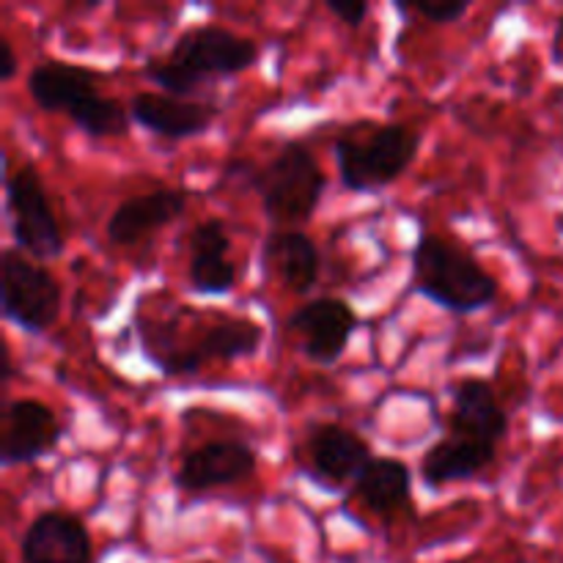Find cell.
<instances>
[{
	"label": "cell",
	"mask_w": 563,
	"mask_h": 563,
	"mask_svg": "<svg viewBox=\"0 0 563 563\" xmlns=\"http://www.w3.org/2000/svg\"><path fill=\"white\" fill-rule=\"evenodd\" d=\"M416 295L451 313H478L498 300V280L473 253L445 236L423 231L410 253Z\"/></svg>",
	"instance_id": "3"
},
{
	"label": "cell",
	"mask_w": 563,
	"mask_h": 563,
	"mask_svg": "<svg viewBox=\"0 0 563 563\" xmlns=\"http://www.w3.org/2000/svg\"><path fill=\"white\" fill-rule=\"evenodd\" d=\"M64 438V427L47 405L36 399H14L0 418V462L3 467L33 465L53 454Z\"/></svg>",
	"instance_id": "8"
},
{
	"label": "cell",
	"mask_w": 563,
	"mask_h": 563,
	"mask_svg": "<svg viewBox=\"0 0 563 563\" xmlns=\"http://www.w3.org/2000/svg\"><path fill=\"white\" fill-rule=\"evenodd\" d=\"M137 344L163 377H187L207 363H234L253 357L264 344V328L253 319L223 317L203 328L198 339H185L179 317L135 319Z\"/></svg>",
	"instance_id": "1"
},
{
	"label": "cell",
	"mask_w": 563,
	"mask_h": 563,
	"mask_svg": "<svg viewBox=\"0 0 563 563\" xmlns=\"http://www.w3.org/2000/svg\"><path fill=\"white\" fill-rule=\"evenodd\" d=\"M5 218H9V231L16 251L36 262H53V258L64 256L66 242L60 234L58 218H55L47 192L31 165L11 170L5 163Z\"/></svg>",
	"instance_id": "7"
},
{
	"label": "cell",
	"mask_w": 563,
	"mask_h": 563,
	"mask_svg": "<svg viewBox=\"0 0 563 563\" xmlns=\"http://www.w3.org/2000/svg\"><path fill=\"white\" fill-rule=\"evenodd\" d=\"M421 132L396 121H355L335 135L333 154L341 185L352 192H377L394 185L418 157Z\"/></svg>",
	"instance_id": "4"
},
{
	"label": "cell",
	"mask_w": 563,
	"mask_h": 563,
	"mask_svg": "<svg viewBox=\"0 0 563 563\" xmlns=\"http://www.w3.org/2000/svg\"><path fill=\"white\" fill-rule=\"evenodd\" d=\"M357 324L361 319H357L355 308L339 297L308 300L289 317V328L300 339L302 352L308 361L319 363V366H333L344 355Z\"/></svg>",
	"instance_id": "9"
},
{
	"label": "cell",
	"mask_w": 563,
	"mask_h": 563,
	"mask_svg": "<svg viewBox=\"0 0 563 563\" xmlns=\"http://www.w3.org/2000/svg\"><path fill=\"white\" fill-rule=\"evenodd\" d=\"M231 240L220 218H207L192 229L187 280L201 297H223L236 286V267L231 262Z\"/></svg>",
	"instance_id": "17"
},
{
	"label": "cell",
	"mask_w": 563,
	"mask_h": 563,
	"mask_svg": "<svg viewBox=\"0 0 563 563\" xmlns=\"http://www.w3.org/2000/svg\"><path fill=\"white\" fill-rule=\"evenodd\" d=\"M16 71H20V60H16L14 47H11L9 38H0V80L9 82L14 80Z\"/></svg>",
	"instance_id": "23"
},
{
	"label": "cell",
	"mask_w": 563,
	"mask_h": 563,
	"mask_svg": "<svg viewBox=\"0 0 563 563\" xmlns=\"http://www.w3.org/2000/svg\"><path fill=\"white\" fill-rule=\"evenodd\" d=\"M0 308L11 324L42 335L60 317V286L44 264L16 247L0 253Z\"/></svg>",
	"instance_id": "6"
},
{
	"label": "cell",
	"mask_w": 563,
	"mask_h": 563,
	"mask_svg": "<svg viewBox=\"0 0 563 563\" xmlns=\"http://www.w3.org/2000/svg\"><path fill=\"white\" fill-rule=\"evenodd\" d=\"M187 207V192L176 187H159V190L137 192L124 198L104 223V234L113 245H135L152 231L174 223Z\"/></svg>",
	"instance_id": "16"
},
{
	"label": "cell",
	"mask_w": 563,
	"mask_h": 563,
	"mask_svg": "<svg viewBox=\"0 0 563 563\" xmlns=\"http://www.w3.org/2000/svg\"><path fill=\"white\" fill-rule=\"evenodd\" d=\"M126 110L137 126L148 130L152 135L168 137V141H190V137L203 135L220 113L209 102H192V99L154 91L135 93Z\"/></svg>",
	"instance_id": "12"
},
{
	"label": "cell",
	"mask_w": 563,
	"mask_h": 563,
	"mask_svg": "<svg viewBox=\"0 0 563 563\" xmlns=\"http://www.w3.org/2000/svg\"><path fill=\"white\" fill-rule=\"evenodd\" d=\"M328 11L339 16L344 25L361 27L363 22H366L372 5H368L366 0H328Z\"/></svg>",
	"instance_id": "22"
},
{
	"label": "cell",
	"mask_w": 563,
	"mask_h": 563,
	"mask_svg": "<svg viewBox=\"0 0 563 563\" xmlns=\"http://www.w3.org/2000/svg\"><path fill=\"white\" fill-rule=\"evenodd\" d=\"M306 449L313 476L333 489L344 482H355L374 456L361 434L339 423H313L308 429Z\"/></svg>",
	"instance_id": "14"
},
{
	"label": "cell",
	"mask_w": 563,
	"mask_h": 563,
	"mask_svg": "<svg viewBox=\"0 0 563 563\" xmlns=\"http://www.w3.org/2000/svg\"><path fill=\"white\" fill-rule=\"evenodd\" d=\"M258 60L253 38L223 25H196L181 33L168 55L146 60L143 75L168 97L187 99L218 77L240 75Z\"/></svg>",
	"instance_id": "2"
},
{
	"label": "cell",
	"mask_w": 563,
	"mask_h": 563,
	"mask_svg": "<svg viewBox=\"0 0 563 563\" xmlns=\"http://www.w3.org/2000/svg\"><path fill=\"white\" fill-rule=\"evenodd\" d=\"M27 93L42 113H64L71 121L88 108L93 97H99L97 75L80 64L49 58L31 69Z\"/></svg>",
	"instance_id": "13"
},
{
	"label": "cell",
	"mask_w": 563,
	"mask_h": 563,
	"mask_svg": "<svg viewBox=\"0 0 563 563\" xmlns=\"http://www.w3.org/2000/svg\"><path fill=\"white\" fill-rule=\"evenodd\" d=\"M240 176L262 198L267 220L278 229H295L317 214L328 190V176L317 154L300 141H289L264 165L240 163Z\"/></svg>",
	"instance_id": "5"
},
{
	"label": "cell",
	"mask_w": 563,
	"mask_h": 563,
	"mask_svg": "<svg viewBox=\"0 0 563 563\" xmlns=\"http://www.w3.org/2000/svg\"><path fill=\"white\" fill-rule=\"evenodd\" d=\"M396 9L401 14H421L423 20L434 22V25H449V22L465 16L471 3H465V0H432V3L421 0V3H396Z\"/></svg>",
	"instance_id": "21"
},
{
	"label": "cell",
	"mask_w": 563,
	"mask_h": 563,
	"mask_svg": "<svg viewBox=\"0 0 563 563\" xmlns=\"http://www.w3.org/2000/svg\"><path fill=\"white\" fill-rule=\"evenodd\" d=\"M495 454L498 449L493 445L473 443L460 434H445L423 456L421 478L429 489L449 487L454 482H471L493 465Z\"/></svg>",
	"instance_id": "18"
},
{
	"label": "cell",
	"mask_w": 563,
	"mask_h": 563,
	"mask_svg": "<svg viewBox=\"0 0 563 563\" xmlns=\"http://www.w3.org/2000/svg\"><path fill=\"white\" fill-rule=\"evenodd\" d=\"M258 456L245 440H212L181 460L174 482L185 493H212V489L231 487L256 473Z\"/></svg>",
	"instance_id": "10"
},
{
	"label": "cell",
	"mask_w": 563,
	"mask_h": 563,
	"mask_svg": "<svg viewBox=\"0 0 563 563\" xmlns=\"http://www.w3.org/2000/svg\"><path fill=\"white\" fill-rule=\"evenodd\" d=\"M509 432V416L500 407L493 385L484 379L467 377L451 388V416L449 434L473 440L498 449L500 440Z\"/></svg>",
	"instance_id": "15"
},
{
	"label": "cell",
	"mask_w": 563,
	"mask_h": 563,
	"mask_svg": "<svg viewBox=\"0 0 563 563\" xmlns=\"http://www.w3.org/2000/svg\"><path fill=\"white\" fill-rule=\"evenodd\" d=\"M22 563H93L86 526L66 511H42L20 539Z\"/></svg>",
	"instance_id": "11"
},
{
	"label": "cell",
	"mask_w": 563,
	"mask_h": 563,
	"mask_svg": "<svg viewBox=\"0 0 563 563\" xmlns=\"http://www.w3.org/2000/svg\"><path fill=\"white\" fill-rule=\"evenodd\" d=\"M355 495L374 515H394L412 495V471L396 456H372L355 478Z\"/></svg>",
	"instance_id": "20"
},
{
	"label": "cell",
	"mask_w": 563,
	"mask_h": 563,
	"mask_svg": "<svg viewBox=\"0 0 563 563\" xmlns=\"http://www.w3.org/2000/svg\"><path fill=\"white\" fill-rule=\"evenodd\" d=\"M264 262L275 269L284 286H289L297 295H308L317 286L322 256H319L317 242L300 229H275L264 240Z\"/></svg>",
	"instance_id": "19"
},
{
	"label": "cell",
	"mask_w": 563,
	"mask_h": 563,
	"mask_svg": "<svg viewBox=\"0 0 563 563\" xmlns=\"http://www.w3.org/2000/svg\"><path fill=\"white\" fill-rule=\"evenodd\" d=\"M192 563H214V561H192Z\"/></svg>",
	"instance_id": "25"
},
{
	"label": "cell",
	"mask_w": 563,
	"mask_h": 563,
	"mask_svg": "<svg viewBox=\"0 0 563 563\" xmlns=\"http://www.w3.org/2000/svg\"><path fill=\"white\" fill-rule=\"evenodd\" d=\"M553 55L555 60H563V16L559 20V27H555V38H553Z\"/></svg>",
	"instance_id": "24"
}]
</instances>
